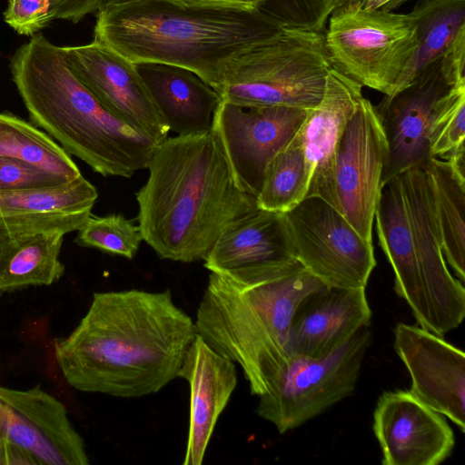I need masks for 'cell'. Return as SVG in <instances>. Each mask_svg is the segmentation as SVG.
<instances>
[{
	"label": "cell",
	"mask_w": 465,
	"mask_h": 465,
	"mask_svg": "<svg viewBox=\"0 0 465 465\" xmlns=\"http://www.w3.org/2000/svg\"><path fill=\"white\" fill-rule=\"evenodd\" d=\"M310 180L307 159L295 134L267 164L257 207L282 213L293 209L306 198Z\"/></svg>",
	"instance_id": "cell-28"
},
{
	"label": "cell",
	"mask_w": 465,
	"mask_h": 465,
	"mask_svg": "<svg viewBox=\"0 0 465 465\" xmlns=\"http://www.w3.org/2000/svg\"><path fill=\"white\" fill-rule=\"evenodd\" d=\"M362 86L331 67L319 104L306 110L296 135L304 151L311 180L306 197H319L340 212L334 166L345 126L356 111Z\"/></svg>",
	"instance_id": "cell-19"
},
{
	"label": "cell",
	"mask_w": 465,
	"mask_h": 465,
	"mask_svg": "<svg viewBox=\"0 0 465 465\" xmlns=\"http://www.w3.org/2000/svg\"><path fill=\"white\" fill-rule=\"evenodd\" d=\"M7 444V415L5 406L0 402V465H6Z\"/></svg>",
	"instance_id": "cell-36"
},
{
	"label": "cell",
	"mask_w": 465,
	"mask_h": 465,
	"mask_svg": "<svg viewBox=\"0 0 465 465\" xmlns=\"http://www.w3.org/2000/svg\"><path fill=\"white\" fill-rule=\"evenodd\" d=\"M393 347L407 368L410 391L465 431V354L442 336L399 322Z\"/></svg>",
	"instance_id": "cell-14"
},
{
	"label": "cell",
	"mask_w": 465,
	"mask_h": 465,
	"mask_svg": "<svg viewBox=\"0 0 465 465\" xmlns=\"http://www.w3.org/2000/svg\"><path fill=\"white\" fill-rule=\"evenodd\" d=\"M323 285L301 263L274 276L211 272L193 320L196 332L241 367L259 397L289 360L297 307Z\"/></svg>",
	"instance_id": "cell-5"
},
{
	"label": "cell",
	"mask_w": 465,
	"mask_h": 465,
	"mask_svg": "<svg viewBox=\"0 0 465 465\" xmlns=\"http://www.w3.org/2000/svg\"><path fill=\"white\" fill-rule=\"evenodd\" d=\"M451 86L439 59L422 69L405 88L391 96H384L376 106L389 145L382 187L411 167H425L430 160V116L438 100Z\"/></svg>",
	"instance_id": "cell-17"
},
{
	"label": "cell",
	"mask_w": 465,
	"mask_h": 465,
	"mask_svg": "<svg viewBox=\"0 0 465 465\" xmlns=\"http://www.w3.org/2000/svg\"><path fill=\"white\" fill-rule=\"evenodd\" d=\"M142 241L139 226L123 214L114 213L91 214L74 240L79 246L98 249L129 260L136 255Z\"/></svg>",
	"instance_id": "cell-30"
},
{
	"label": "cell",
	"mask_w": 465,
	"mask_h": 465,
	"mask_svg": "<svg viewBox=\"0 0 465 465\" xmlns=\"http://www.w3.org/2000/svg\"><path fill=\"white\" fill-rule=\"evenodd\" d=\"M388 158L381 116L376 106L362 97L340 139L334 179L340 213L371 243Z\"/></svg>",
	"instance_id": "cell-11"
},
{
	"label": "cell",
	"mask_w": 465,
	"mask_h": 465,
	"mask_svg": "<svg viewBox=\"0 0 465 465\" xmlns=\"http://www.w3.org/2000/svg\"><path fill=\"white\" fill-rule=\"evenodd\" d=\"M465 84L451 86L436 103L430 121V158L464 159Z\"/></svg>",
	"instance_id": "cell-29"
},
{
	"label": "cell",
	"mask_w": 465,
	"mask_h": 465,
	"mask_svg": "<svg viewBox=\"0 0 465 465\" xmlns=\"http://www.w3.org/2000/svg\"><path fill=\"white\" fill-rule=\"evenodd\" d=\"M136 193L138 226L163 260H204L221 233L257 208L256 198L236 183L212 128L167 137L149 162Z\"/></svg>",
	"instance_id": "cell-2"
},
{
	"label": "cell",
	"mask_w": 465,
	"mask_h": 465,
	"mask_svg": "<svg viewBox=\"0 0 465 465\" xmlns=\"http://www.w3.org/2000/svg\"><path fill=\"white\" fill-rule=\"evenodd\" d=\"M337 6L342 5L344 3V0H335Z\"/></svg>",
	"instance_id": "cell-38"
},
{
	"label": "cell",
	"mask_w": 465,
	"mask_h": 465,
	"mask_svg": "<svg viewBox=\"0 0 465 465\" xmlns=\"http://www.w3.org/2000/svg\"><path fill=\"white\" fill-rule=\"evenodd\" d=\"M175 5L196 9L255 12L269 0H164Z\"/></svg>",
	"instance_id": "cell-35"
},
{
	"label": "cell",
	"mask_w": 465,
	"mask_h": 465,
	"mask_svg": "<svg viewBox=\"0 0 465 465\" xmlns=\"http://www.w3.org/2000/svg\"><path fill=\"white\" fill-rule=\"evenodd\" d=\"M373 431L383 465H438L455 445L442 414L410 391L383 392L373 412Z\"/></svg>",
	"instance_id": "cell-15"
},
{
	"label": "cell",
	"mask_w": 465,
	"mask_h": 465,
	"mask_svg": "<svg viewBox=\"0 0 465 465\" xmlns=\"http://www.w3.org/2000/svg\"><path fill=\"white\" fill-rule=\"evenodd\" d=\"M34 124L103 176L146 169L160 143L107 110L68 66L64 48L36 34L10 61Z\"/></svg>",
	"instance_id": "cell-3"
},
{
	"label": "cell",
	"mask_w": 465,
	"mask_h": 465,
	"mask_svg": "<svg viewBox=\"0 0 465 465\" xmlns=\"http://www.w3.org/2000/svg\"><path fill=\"white\" fill-rule=\"evenodd\" d=\"M430 190L442 252L458 279L465 280V162L430 158L423 168Z\"/></svg>",
	"instance_id": "cell-24"
},
{
	"label": "cell",
	"mask_w": 465,
	"mask_h": 465,
	"mask_svg": "<svg viewBox=\"0 0 465 465\" xmlns=\"http://www.w3.org/2000/svg\"><path fill=\"white\" fill-rule=\"evenodd\" d=\"M64 236L36 232L0 237V292L59 281L64 272L59 259Z\"/></svg>",
	"instance_id": "cell-25"
},
{
	"label": "cell",
	"mask_w": 465,
	"mask_h": 465,
	"mask_svg": "<svg viewBox=\"0 0 465 465\" xmlns=\"http://www.w3.org/2000/svg\"><path fill=\"white\" fill-rule=\"evenodd\" d=\"M53 1L8 0L4 12L5 22L19 35H35L52 23Z\"/></svg>",
	"instance_id": "cell-33"
},
{
	"label": "cell",
	"mask_w": 465,
	"mask_h": 465,
	"mask_svg": "<svg viewBox=\"0 0 465 465\" xmlns=\"http://www.w3.org/2000/svg\"><path fill=\"white\" fill-rule=\"evenodd\" d=\"M300 262L284 213L255 208L231 223L203 260L211 272L273 276Z\"/></svg>",
	"instance_id": "cell-18"
},
{
	"label": "cell",
	"mask_w": 465,
	"mask_h": 465,
	"mask_svg": "<svg viewBox=\"0 0 465 465\" xmlns=\"http://www.w3.org/2000/svg\"><path fill=\"white\" fill-rule=\"evenodd\" d=\"M367 1L368 0H344V3H351V4H355V5L363 6Z\"/></svg>",
	"instance_id": "cell-37"
},
{
	"label": "cell",
	"mask_w": 465,
	"mask_h": 465,
	"mask_svg": "<svg viewBox=\"0 0 465 465\" xmlns=\"http://www.w3.org/2000/svg\"><path fill=\"white\" fill-rule=\"evenodd\" d=\"M335 0H269L262 7L283 26L323 33Z\"/></svg>",
	"instance_id": "cell-31"
},
{
	"label": "cell",
	"mask_w": 465,
	"mask_h": 465,
	"mask_svg": "<svg viewBox=\"0 0 465 465\" xmlns=\"http://www.w3.org/2000/svg\"><path fill=\"white\" fill-rule=\"evenodd\" d=\"M178 378L190 387L189 431L183 465H201L217 420L237 386L236 366L197 334L183 357Z\"/></svg>",
	"instance_id": "cell-22"
},
{
	"label": "cell",
	"mask_w": 465,
	"mask_h": 465,
	"mask_svg": "<svg viewBox=\"0 0 465 465\" xmlns=\"http://www.w3.org/2000/svg\"><path fill=\"white\" fill-rule=\"evenodd\" d=\"M306 110L242 107L220 100L212 130L240 189L256 198L272 158L296 134Z\"/></svg>",
	"instance_id": "cell-12"
},
{
	"label": "cell",
	"mask_w": 465,
	"mask_h": 465,
	"mask_svg": "<svg viewBox=\"0 0 465 465\" xmlns=\"http://www.w3.org/2000/svg\"><path fill=\"white\" fill-rule=\"evenodd\" d=\"M371 310L365 288H319L297 307L290 329L289 352L319 357L347 342L370 325Z\"/></svg>",
	"instance_id": "cell-20"
},
{
	"label": "cell",
	"mask_w": 465,
	"mask_h": 465,
	"mask_svg": "<svg viewBox=\"0 0 465 465\" xmlns=\"http://www.w3.org/2000/svg\"><path fill=\"white\" fill-rule=\"evenodd\" d=\"M331 67L323 33L282 26L233 60L219 95L242 107L312 109Z\"/></svg>",
	"instance_id": "cell-6"
},
{
	"label": "cell",
	"mask_w": 465,
	"mask_h": 465,
	"mask_svg": "<svg viewBox=\"0 0 465 465\" xmlns=\"http://www.w3.org/2000/svg\"><path fill=\"white\" fill-rule=\"evenodd\" d=\"M63 48L72 72L107 110L158 143L168 137L136 64L95 40Z\"/></svg>",
	"instance_id": "cell-13"
},
{
	"label": "cell",
	"mask_w": 465,
	"mask_h": 465,
	"mask_svg": "<svg viewBox=\"0 0 465 465\" xmlns=\"http://www.w3.org/2000/svg\"><path fill=\"white\" fill-rule=\"evenodd\" d=\"M95 15L94 40L134 64L157 63L188 69L218 94L232 61L283 26L262 9H196L164 0L113 5Z\"/></svg>",
	"instance_id": "cell-4"
},
{
	"label": "cell",
	"mask_w": 465,
	"mask_h": 465,
	"mask_svg": "<svg viewBox=\"0 0 465 465\" xmlns=\"http://www.w3.org/2000/svg\"><path fill=\"white\" fill-rule=\"evenodd\" d=\"M70 181L25 161L0 155V191L44 188Z\"/></svg>",
	"instance_id": "cell-32"
},
{
	"label": "cell",
	"mask_w": 465,
	"mask_h": 465,
	"mask_svg": "<svg viewBox=\"0 0 465 465\" xmlns=\"http://www.w3.org/2000/svg\"><path fill=\"white\" fill-rule=\"evenodd\" d=\"M97 197L96 188L83 175L55 186L0 191V237L78 231Z\"/></svg>",
	"instance_id": "cell-21"
},
{
	"label": "cell",
	"mask_w": 465,
	"mask_h": 465,
	"mask_svg": "<svg viewBox=\"0 0 465 465\" xmlns=\"http://www.w3.org/2000/svg\"><path fill=\"white\" fill-rule=\"evenodd\" d=\"M0 155L36 165L68 180L82 175L70 154L34 124L0 112Z\"/></svg>",
	"instance_id": "cell-26"
},
{
	"label": "cell",
	"mask_w": 465,
	"mask_h": 465,
	"mask_svg": "<svg viewBox=\"0 0 465 465\" xmlns=\"http://www.w3.org/2000/svg\"><path fill=\"white\" fill-rule=\"evenodd\" d=\"M7 415L8 441L24 450L35 465H87L83 438L65 406L35 386L18 391L0 387Z\"/></svg>",
	"instance_id": "cell-16"
},
{
	"label": "cell",
	"mask_w": 465,
	"mask_h": 465,
	"mask_svg": "<svg viewBox=\"0 0 465 465\" xmlns=\"http://www.w3.org/2000/svg\"><path fill=\"white\" fill-rule=\"evenodd\" d=\"M196 335L170 290L100 292L74 330L54 341V358L74 389L135 399L178 378Z\"/></svg>",
	"instance_id": "cell-1"
},
{
	"label": "cell",
	"mask_w": 465,
	"mask_h": 465,
	"mask_svg": "<svg viewBox=\"0 0 465 465\" xmlns=\"http://www.w3.org/2000/svg\"><path fill=\"white\" fill-rule=\"evenodd\" d=\"M399 174L422 297L423 318L420 326L443 337L458 328L465 317V289L446 264L424 169L411 167Z\"/></svg>",
	"instance_id": "cell-10"
},
{
	"label": "cell",
	"mask_w": 465,
	"mask_h": 465,
	"mask_svg": "<svg viewBox=\"0 0 465 465\" xmlns=\"http://www.w3.org/2000/svg\"><path fill=\"white\" fill-rule=\"evenodd\" d=\"M410 14L417 25L419 38L412 82L422 69L440 59L465 35V0H420Z\"/></svg>",
	"instance_id": "cell-27"
},
{
	"label": "cell",
	"mask_w": 465,
	"mask_h": 465,
	"mask_svg": "<svg viewBox=\"0 0 465 465\" xmlns=\"http://www.w3.org/2000/svg\"><path fill=\"white\" fill-rule=\"evenodd\" d=\"M142 0H54L51 17L77 23L88 15H96L102 10L118 5Z\"/></svg>",
	"instance_id": "cell-34"
},
{
	"label": "cell",
	"mask_w": 465,
	"mask_h": 465,
	"mask_svg": "<svg viewBox=\"0 0 465 465\" xmlns=\"http://www.w3.org/2000/svg\"><path fill=\"white\" fill-rule=\"evenodd\" d=\"M324 34L331 66L351 80L391 96L411 82L419 50L413 16L344 3Z\"/></svg>",
	"instance_id": "cell-7"
},
{
	"label": "cell",
	"mask_w": 465,
	"mask_h": 465,
	"mask_svg": "<svg viewBox=\"0 0 465 465\" xmlns=\"http://www.w3.org/2000/svg\"><path fill=\"white\" fill-rule=\"evenodd\" d=\"M136 67L170 131L186 135L212 127L221 98L196 74L166 64L142 63Z\"/></svg>",
	"instance_id": "cell-23"
},
{
	"label": "cell",
	"mask_w": 465,
	"mask_h": 465,
	"mask_svg": "<svg viewBox=\"0 0 465 465\" xmlns=\"http://www.w3.org/2000/svg\"><path fill=\"white\" fill-rule=\"evenodd\" d=\"M296 260L326 286L365 288L377 262L365 241L334 207L306 197L284 213Z\"/></svg>",
	"instance_id": "cell-9"
},
{
	"label": "cell",
	"mask_w": 465,
	"mask_h": 465,
	"mask_svg": "<svg viewBox=\"0 0 465 465\" xmlns=\"http://www.w3.org/2000/svg\"><path fill=\"white\" fill-rule=\"evenodd\" d=\"M371 340V332L367 326L324 355L290 354L267 391L259 396L257 415L283 434L350 396L356 387Z\"/></svg>",
	"instance_id": "cell-8"
}]
</instances>
